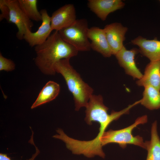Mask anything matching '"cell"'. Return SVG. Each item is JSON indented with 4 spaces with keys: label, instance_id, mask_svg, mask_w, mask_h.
I'll return each instance as SVG.
<instances>
[{
    "label": "cell",
    "instance_id": "6da1fadb",
    "mask_svg": "<svg viewBox=\"0 0 160 160\" xmlns=\"http://www.w3.org/2000/svg\"><path fill=\"white\" fill-rule=\"evenodd\" d=\"M36 57L35 64L43 74L54 75V66L61 60L76 56L78 51L63 41L58 31H55L42 44L34 47Z\"/></svg>",
    "mask_w": 160,
    "mask_h": 160
},
{
    "label": "cell",
    "instance_id": "7a4b0ae2",
    "mask_svg": "<svg viewBox=\"0 0 160 160\" xmlns=\"http://www.w3.org/2000/svg\"><path fill=\"white\" fill-rule=\"evenodd\" d=\"M70 59L59 60L55 64L54 69L56 73H60L64 78L68 90L73 95L75 110L78 111L81 108L86 107L94 90L71 65Z\"/></svg>",
    "mask_w": 160,
    "mask_h": 160
},
{
    "label": "cell",
    "instance_id": "3957f363",
    "mask_svg": "<svg viewBox=\"0 0 160 160\" xmlns=\"http://www.w3.org/2000/svg\"><path fill=\"white\" fill-rule=\"evenodd\" d=\"M140 103V100L121 111H112L109 114L108 113V108L104 105L102 96L100 95L93 94L85 107V120L90 125L93 122H97L100 127L107 129L112 121L117 120L122 115L129 113L132 108Z\"/></svg>",
    "mask_w": 160,
    "mask_h": 160
},
{
    "label": "cell",
    "instance_id": "277c9868",
    "mask_svg": "<svg viewBox=\"0 0 160 160\" xmlns=\"http://www.w3.org/2000/svg\"><path fill=\"white\" fill-rule=\"evenodd\" d=\"M147 120V116L144 115L137 118L133 124L127 127L118 130L110 129L105 131L100 140L102 146L114 143L118 144L124 148L127 144H131L146 149L147 141L144 142L143 138L139 135L134 136L132 132L138 125L146 123Z\"/></svg>",
    "mask_w": 160,
    "mask_h": 160
},
{
    "label": "cell",
    "instance_id": "5b68a950",
    "mask_svg": "<svg viewBox=\"0 0 160 160\" xmlns=\"http://www.w3.org/2000/svg\"><path fill=\"white\" fill-rule=\"evenodd\" d=\"M87 20L77 19L71 25L58 31L62 39L74 47L78 51H88L91 49L87 32Z\"/></svg>",
    "mask_w": 160,
    "mask_h": 160
},
{
    "label": "cell",
    "instance_id": "8992f818",
    "mask_svg": "<svg viewBox=\"0 0 160 160\" xmlns=\"http://www.w3.org/2000/svg\"><path fill=\"white\" fill-rule=\"evenodd\" d=\"M40 12L42 17V23L36 32H32L26 27L24 39L31 47L41 45L45 42L51 35L52 31L51 25V17L47 10H41Z\"/></svg>",
    "mask_w": 160,
    "mask_h": 160
},
{
    "label": "cell",
    "instance_id": "52a82bcc",
    "mask_svg": "<svg viewBox=\"0 0 160 160\" xmlns=\"http://www.w3.org/2000/svg\"><path fill=\"white\" fill-rule=\"evenodd\" d=\"M10 10L8 23L15 24L18 29L16 37L18 39H23L26 27L31 31L33 24L21 9L18 0H6Z\"/></svg>",
    "mask_w": 160,
    "mask_h": 160
},
{
    "label": "cell",
    "instance_id": "ba28073f",
    "mask_svg": "<svg viewBox=\"0 0 160 160\" xmlns=\"http://www.w3.org/2000/svg\"><path fill=\"white\" fill-rule=\"evenodd\" d=\"M75 7L72 4H67L54 12L51 17V25L52 30L58 31L69 26L76 20Z\"/></svg>",
    "mask_w": 160,
    "mask_h": 160
},
{
    "label": "cell",
    "instance_id": "9c48e42d",
    "mask_svg": "<svg viewBox=\"0 0 160 160\" xmlns=\"http://www.w3.org/2000/svg\"><path fill=\"white\" fill-rule=\"evenodd\" d=\"M103 30L112 55H115L124 46L128 28L120 23L115 22L106 25Z\"/></svg>",
    "mask_w": 160,
    "mask_h": 160
},
{
    "label": "cell",
    "instance_id": "30bf717a",
    "mask_svg": "<svg viewBox=\"0 0 160 160\" xmlns=\"http://www.w3.org/2000/svg\"><path fill=\"white\" fill-rule=\"evenodd\" d=\"M139 51L136 48L128 50L124 46L115 55L120 65L123 67L126 73L134 78L140 79L143 76L137 67L135 57Z\"/></svg>",
    "mask_w": 160,
    "mask_h": 160
},
{
    "label": "cell",
    "instance_id": "8fae6325",
    "mask_svg": "<svg viewBox=\"0 0 160 160\" xmlns=\"http://www.w3.org/2000/svg\"><path fill=\"white\" fill-rule=\"evenodd\" d=\"M125 5L121 0H89L87 6L102 20H105L108 15L122 8Z\"/></svg>",
    "mask_w": 160,
    "mask_h": 160
},
{
    "label": "cell",
    "instance_id": "7c38bea8",
    "mask_svg": "<svg viewBox=\"0 0 160 160\" xmlns=\"http://www.w3.org/2000/svg\"><path fill=\"white\" fill-rule=\"evenodd\" d=\"M87 36L91 41V49L105 57H110L112 55L103 29L91 27L88 29Z\"/></svg>",
    "mask_w": 160,
    "mask_h": 160
},
{
    "label": "cell",
    "instance_id": "4fadbf2b",
    "mask_svg": "<svg viewBox=\"0 0 160 160\" xmlns=\"http://www.w3.org/2000/svg\"><path fill=\"white\" fill-rule=\"evenodd\" d=\"M131 43L138 46L140 52L151 62L160 60V41L156 38L149 40L139 36L132 40Z\"/></svg>",
    "mask_w": 160,
    "mask_h": 160
},
{
    "label": "cell",
    "instance_id": "5bb4252c",
    "mask_svg": "<svg viewBox=\"0 0 160 160\" xmlns=\"http://www.w3.org/2000/svg\"><path fill=\"white\" fill-rule=\"evenodd\" d=\"M136 83L140 86H151L160 91V60L150 61L146 66L143 77Z\"/></svg>",
    "mask_w": 160,
    "mask_h": 160
},
{
    "label": "cell",
    "instance_id": "9a60e30c",
    "mask_svg": "<svg viewBox=\"0 0 160 160\" xmlns=\"http://www.w3.org/2000/svg\"><path fill=\"white\" fill-rule=\"evenodd\" d=\"M60 91L59 84L53 81H48L40 91L31 108H34L54 100L59 95Z\"/></svg>",
    "mask_w": 160,
    "mask_h": 160
},
{
    "label": "cell",
    "instance_id": "2e32d148",
    "mask_svg": "<svg viewBox=\"0 0 160 160\" xmlns=\"http://www.w3.org/2000/svg\"><path fill=\"white\" fill-rule=\"evenodd\" d=\"M144 87L143 97L140 100V103L150 110L159 108L160 91L151 86H147Z\"/></svg>",
    "mask_w": 160,
    "mask_h": 160
},
{
    "label": "cell",
    "instance_id": "e0dca14e",
    "mask_svg": "<svg viewBox=\"0 0 160 160\" xmlns=\"http://www.w3.org/2000/svg\"><path fill=\"white\" fill-rule=\"evenodd\" d=\"M151 139L147 141L148 154L146 160H160V139L157 131V123L155 121L152 125Z\"/></svg>",
    "mask_w": 160,
    "mask_h": 160
},
{
    "label": "cell",
    "instance_id": "ac0fdd59",
    "mask_svg": "<svg viewBox=\"0 0 160 160\" xmlns=\"http://www.w3.org/2000/svg\"><path fill=\"white\" fill-rule=\"evenodd\" d=\"M19 6L23 12L31 20L42 21V17L37 7V0H18Z\"/></svg>",
    "mask_w": 160,
    "mask_h": 160
},
{
    "label": "cell",
    "instance_id": "d6986e66",
    "mask_svg": "<svg viewBox=\"0 0 160 160\" xmlns=\"http://www.w3.org/2000/svg\"><path fill=\"white\" fill-rule=\"evenodd\" d=\"M15 68V65L11 60L5 57L0 53V71H10Z\"/></svg>",
    "mask_w": 160,
    "mask_h": 160
},
{
    "label": "cell",
    "instance_id": "ffe728a7",
    "mask_svg": "<svg viewBox=\"0 0 160 160\" xmlns=\"http://www.w3.org/2000/svg\"><path fill=\"white\" fill-rule=\"evenodd\" d=\"M0 21L5 19L9 22V19L10 10L6 0H0Z\"/></svg>",
    "mask_w": 160,
    "mask_h": 160
},
{
    "label": "cell",
    "instance_id": "44dd1931",
    "mask_svg": "<svg viewBox=\"0 0 160 160\" xmlns=\"http://www.w3.org/2000/svg\"><path fill=\"white\" fill-rule=\"evenodd\" d=\"M33 132H32L31 138L29 141V142L31 144L33 145L35 147L36 149V153L33 154L31 157L27 160H34L36 157L39 153L40 151L37 147L36 146L34 143L33 140ZM0 160H12L10 158L8 157L7 154L2 153H0Z\"/></svg>",
    "mask_w": 160,
    "mask_h": 160
},
{
    "label": "cell",
    "instance_id": "7402d4cb",
    "mask_svg": "<svg viewBox=\"0 0 160 160\" xmlns=\"http://www.w3.org/2000/svg\"></svg>",
    "mask_w": 160,
    "mask_h": 160
}]
</instances>
